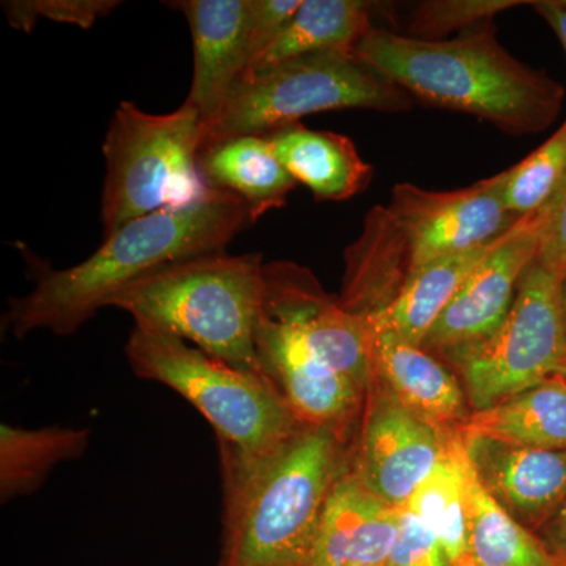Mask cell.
I'll use <instances>...</instances> for the list:
<instances>
[{
    "instance_id": "8fae6325",
    "label": "cell",
    "mask_w": 566,
    "mask_h": 566,
    "mask_svg": "<svg viewBox=\"0 0 566 566\" xmlns=\"http://www.w3.org/2000/svg\"><path fill=\"white\" fill-rule=\"evenodd\" d=\"M263 277V314L292 327L312 356L367 394L375 374L363 316L342 307L301 264L264 263Z\"/></svg>"
},
{
    "instance_id": "4316f807",
    "label": "cell",
    "mask_w": 566,
    "mask_h": 566,
    "mask_svg": "<svg viewBox=\"0 0 566 566\" xmlns=\"http://www.w3.org/2000/svg\"><path fill=\"white\" fill-rule=\"evenodd\" d=\"M526 0H424L409 18L408 36L439 41L452 32H465L493 20L502 11L532 6Z\"/></svg>"
},
{
    "instance_id": "e0dca14e",
    "label": "cell",
    "mask_w": 566,
    "mask_h": 566,
    "mask_svg": "<svg viewBox=\"0 0 566 566\" xmlns=\"http://www.w3.org/2000/svg\"><path fill=\"white\" fill-rule=\"evenodd\" d=\"M370 345L375 378L385 382L411 411L442 430L460 428L471 416L455 371L433 353L392 334L374 331Z\"/></svg>"
},
{
    "instance_id": "5bb4252c",
    "label": "cell",
    "mask_w": 566,
    "mask_h": 566,
    "mask_svg": "<svg viewBox=\"0 0 566 566\" xmlns=\"http://www.w3.org/2000/svg\"><path fill=\"white\" fill-rule=\"evenodd\" d=\"M189 22L193 71L186 102L205 126L219 117L251 65V0H180L169 3Z\"/></svg>"
},
{
    "instance_id": "d6986e66",
    "label": "cell",
    "mask_w": 566,
    "mask_h": 566,
    "mask_svg": "<svg viewBox=\"0 0 566 566\" xmlns=\"http://www.w3.org/2000/svg\"><path fill=\"white\" fill-rule=\"evenodd\" d=\"M197 163L205 185L211 191L240 197L255 222L268 211L285 207L297 186L264 136L211 142L200 148Z\"/></svg>"
},
{
    "instance_id": "ac0fdd59",
    "label": "cell",
    "mask_w": 566,
    "mask_h": 566,
    "mask_svg": "<svg viewBox=\"0 0 566 566\" xmlns=\"http://www.w3.org/2000/svg\"><path fill=\"white\" fill-rule=\"evenodd\" d=\"M271 150L297 185L311 189L316 200L342 202L363 192L374 169L360 158L344 134L316 132L301 123L266 134Z\"/></svg>"
},
{
    "instance_id": "e575fe53",
    "label": "cell",
    "mask_w": 566,
    "mask_h": 566,
    "mask_svg": "<svg viewBox=\"0 0 566 566\" xmlns=\"http://www.w3.org/2000/svg\"><path fill=\"white\" fill-rule=\"evenodd\" d=\"M363 566H389V565L382 564V565H363Z\"/></svg>"
},
{
    "instance_id": "d590c367",
    "label": "cell",
    "mask_w": 566,
    "mask_h": 566,
    "mask_svg": "<svg viewBox=\"0 0 566 566\" xmlns=\"http://www.w3.org/2000/svg\"><path fill=\"white\" fill-rule=\"evenodd\" d=\"M565 378H566V368H565V374H564Z\"/></svg>"
},
{
    "instance_id": "f1b7e54d",
    "label": "cell",
    "mask_w": 566,
    "mask_h": 566,
    "mask_svg": "<svg viewBox=\"0 0 566 566\" xmlns=\"http://www.w3.org/2000/svg\"><path fill=\"white\" fill-rule=\"evenodd\" d=\"M389 566H450L444 547L411 510H400V526Z\"/></svg>"
},
{
    "instance_id": "30bf717a",
    "label": "cell",
    "mask_w": 566,
    "mask_h": 566,
    "mask_svg": "<svg viewBox=\"0 0 566 566\" xmlns=\"http://www.w3.org/2000/svg\"><path fill=\"white\" fill-rule=\"evenodd\" d=\"M450 431L411 411L374 376L349 444L348 469L387 505L403 509L438 465Z\"/></svg>"
},
{
    "instance_id": "7402d4cb",
    "label": "cell",
    "mask_w": 566,
    "mask_h": 566,
    "mask_svg": "<svg viewBox=\"0 0 566 566\" xmlns=\"http://www.w3.org/2000/svg\"><path fill=\"white\" fill-rule=\"evenodd\" d=\"M468 468V449L455 428L447 436L438 465L405 505L433 532L444 547L450 566H471Z\"/></svg>"
},
{
    "instance_id": "603a6c76",
    "label": "cell",
    "mask_w": 566,
    "mask_h": 566,
    "mask_svg": "<svg viewBox=\"0 0 566 566\" xmlns=\"http://www.w3.org/2000/svg\"><path fill=\"white\" fill-rule=\"evenodd\" d=\"M375 9L376 3L364 0H303L248 73L303 55L354 52L357 41L374 28Z\"/></svg>"
},
{
    "instance_id": "4fadbf2b",
    "label": "cell",
    "mask_w": 566,
    "mask_h": 566,
    "mask_svg": "<svg viewBox=\"0 0 566 566\" xmlns=\"http://www.w3.org/2000/svg\"><path fill=\"white\" fill-rule=\"evenodd\" d=\"M253 342L260 371L300 424L352 436L363 412L364 390L312 356L292 327L263 312Z\"/></svg>"
},
{
    "instance_id": "277c9868",
    "label": "cell",
    "mask_w": 566,
    "mask_h": 566,
    "mask_svg": "<svg viewBox=\"0 0 566 566\" xmlns=\"http://www.w3.org/2000/svg\"><path fill=\"white\" fill-rule=\"evenodd\" d=\"M264 262L259 253H208L144 275L109 307L136 326L174 335L216 359L262 375L255 329L262 315Z\"/></svg>"
},
{
    "instance_id": "83f0119b",
    "label": "cell",
    "mask_w": 566,
    "mask_h": 566,
    "mask_svg": "<svg viewBox=\"0 0 566 566\" xmlns=\"http://www.w3.org/2000/svg\"><path fill=\"white\" fill-rule=\"evenodd\" d=\"M118 0H14L2 2L7 20L14 29L32 32L36 22L44 18L62 24L91 29L96 21L109 17L118 9Z\"/></svg>"
},
{
    "instance_id": "ba28073f",
    "label": "cell",
    "mask_w": 566,
    "mask_h": 566,
    "mask_svg": "<svg viewBox=\"0 0 566 566\" xmlns=\"http://www.w3.org/2000/svg\"><path fill=\"white\" fill-rule=\"evenodd\" d=\"M565 264L539 248L521 277L515 303L495 333L439 354L460 379L472 412L565 374Z\"/></svg>"
},
{
    "instance_id": "d4e9b609",
    "label": "cell",
    "mask_w": 566,
    "mask_h": 566,
    "mask_svg": "<svg viewBox=\"0 0 566 566\" xmlns=\"http://www.w3.org/2000/svg\"><path fill=\"white\" fill-rule=\"evenodd\" d=\"M468 505L471 566H565L535 532L517 523L488 494L471 458Z\"/></svg>"
},
{
    "instance_id": "ffe728a7",
    "label": "cell",
    "mask_w": 566,
    "mask_h": 566,
    "mask_svg": "<svg viewBox=\"0 0 566 566\" xmlns=\"http://www.w3.org/2000/svg\"><path fill=\"white\" fill-rule=\"evenodd\" d=\"M509 232L471 251L436 260L417 271L398 296L378 314L364 318L374 333L392 334L422 346L433 324L476 266L495 251Z\"/></svg>"
},
{
    "instance_id": "2e32d148",
    "label": "cell",
    "mask_w": 566,
    "mask_h": 566,
    "mask_svg": "<svg viewBox=\"0 0 566 566\" xmlns=\"http://www.w3.org/2000/svg\"><path fill=\"white\" fill-rule=\"evenodd\" d=\"M400 510L382 502L346 469L324 502L305 566L387 564L400 526Z\"/></svg>"
},
{
    "instance_id": "9c48e42d",
    "label": "cell",
    "mask_w": 566,
    "mask_h": 566,
    "mask_svg": "<svg viewBox=\"0 0 566 566\" xmlns=\"http://www.w3.org/2000/svg\"><path fill=\"white\" fill-rule=\"evenodd\" d=\"M505 178L506 170L444 192L411 182L394 186L390 203L375 208L409 279L436 260L490 243L521 221L506 210Z\"/></svg>"
},
{
    "instance_id": "4dcf8cb0",
    "label": "cell",
    "mask_w": 566,
    "mask_h": 566,
    "mask_svg": "<svg viewBox=\"0 0 566 566\" xmlns=\"http://www.w3.org/2000/svg\"><path fill=\"white\" fill-rule=\"evenodd\" d=\"M542 251L556 256L566 266V186L551 203L549 219L543 232Z\"/></svg>"
},
{
    "instance_id": "9a60e30c",
    "label": "cell",
    "mask_w": 566,
    "mask_h": 566,
    "mask_svg": "<svg viewBox=\"0 0 566 566\" xmlns=\"http://www.w3.org/2000/svg\"><path fill=\"white\" fill-rule=\"evenodd\" d=\"M464 442L488 494L535 534L565 504L566 450L526 449L485 438Z\"/></svg>"
},
{
    "instance_id": "7c38bea8",
    "label": "cell",
    "mask_w": 566,
    "mask_h": 566,
    "mask_svg": "<svg viewBox=\"0 0 566 566\" xmlns=\"http://www.w3.org/2000/svg\"><path fill=\"white\" fill-rule=\"evenodd\" d=\"M549 211L547 205L545 210L521 219L475 268L424 337L423 349L439 356L495 333L515 303L521 277L538 255Z\"/></svg>"
},
{
    "instance_id": "484cf974",
    "label": "cell",
    "mask_w": 566,
    "mask_h": 566,
    "mask_svg": "<svg viewBox=\"0 0 566 566\" xmlns=\"http://www.w3.org/2000/svg\"><path fill=\"white\" fill-rule=\"evenodd\" d=\"M566 186V118L523 161L506 169L504 202L516 219L545 210Z\"/></svg>"
},
{
    "instance_id": "5b68a950",
    "label": "cell",
    "mask_w": 566,
    "mask_h": 566,
    "mask_svg": "<svg viewBox=\"0 0 566 566\" xmlns=\"http://www.w3.org/2000/svg\"><path fill=\"white\" fill-rule=\"evenodd\" d=\"M125 352L134 375L170 387L211 423L222 479L252 471L300 430L292 409L263 375L147 327L134 326Z\"/></svg>"
},
{
    "instance_id": "f546056e",
    "label": "cell",
    "mask_w": 566,
    "mask_h": 566,
    "mask_svg": "<svg viewBox=\"0 0 566 566\" xmlns=\"http://www.w3.org/2000/svg\"><path fill=\"white\" fill-rule=\"evenodd\" d=\"M303 0H251V21H249V51L251 65L277 39ZM249 71V70H248Z\"/></svg>"
},
{
    "instance_id": "7a4b0ae2",
    "label": "cell",
    "mask_w": 566,
    "mask_h": 566,
    "mask_svg": "<svg viewBox=\"0 0 566 566\" xmlns=\"http://www.w3.org/2000/svg\"><path fill=\"white\" fill-rule=\"evenodd\" d=\"M354 54L416 102L475 115L513 136L545 132L564 104V87L545 71L513 57L499 43L491 21L439 41L374 25L357 41Z\"/></svg>"
},
{
    "instance_id": "cb8c5ba5",
    "label": "cell",
    "mask_w": 566,
    "mask_h": 566,
    "mask_svg": "<svg viewBox=\"0 0 566 566\" xmlns=\"http://www.w3.org/2000/svg\"><path fill=\"white\" fill-rule=\"evenodd\" d=\"M88 428L0 427V501L35 493L59 464L80 460L91 446Z\"/></svg>"
},
{
    "instance_id": "52a82bcc",
    "label": "cell",
    "mask_w": 566,
    "mask_h": 566,
    "mask_svg": "<svg viewBox=\"0 0 566 566\" xmlns=\"http://www.w3.org/2000/svg\"><path fill=\"white\" fill-rule=\"evenodd\" d=\"M415 106L409 93L354 52L303 55L245 74L219 117L205 126L202 147L230 137L266 136L318 112H406Z\"/></svg>"
},
{
    "instance_id": "d6a6232c",
    "label": "cell",
    "mask_w": 566,
    "mask_h": 566,
    "mask_svg": "<svg viewBox=\"0 0 566 566\" xmlns=\"http://www.w3.org/2000/svg\"><path fill=\"white\" fill-rule=\"evenodd\" d=\"M532 7L551 25L566 52V0H534Z\"/></svg>"
},
{
    "instance_id": "1f68e13d",
    "label": "cell",
    "mask_w": 566,
    "mask_h": 566,
    "mask_svg": "<svg viewBox=\"0 0 566 566\" xmlns=\"http://www.w3.org/2000/svg\"><path fill=\"white\" fill-rule=\"evenodd\" d=\"M547 549L566 566V502L549 521L536 532Z\"/></svg>"
},
{
    "instance_id": "3957f363",
    "label": "cell",
    "mask_w": 566,
    "mask_h": 566,
    "mask_svg": "<svg viewBox=\"0 0 566 566\" xmlns=\"http://www.w3.org/2000/svg\"><path fill=\"white\" fill-rule=\"evenodd\" d=\"M349 438L305 427L264 463L222 480L219 566H305L324 502L348 469Z\"/></svg>"
},
{
    "instance_id": "836d02e7",
    "label": "cell",
    "mask_w": 566,
    "mask_h": 566,
    "mask_svg": "<svg viewBox=\"0 0 566 566\" xmlns=\"http://www.w3.org/2000/svg\"><path fill=\"white\" fill-rule=\"evenodd\" d=\"M562 303H564V314H565V323H566V273L564 277V286H562Z\"/></svg>"
},
{
    "instance_id": "8992f818",
    "label": "cell",
    "mask_w": 566,
    "mask_h": 566,
    "mask_svg": "<svg viewBox=\"0 0 566 566\" xmlns=\"http://www.w3.org/2000/svg\"><path fill=\"white\" fill-rule=\"evenodd\" d=\"M202 136V118L188 102L169 114L120 103L103 144L106 237L142 216L192 207L214 192L205 185L197 163Z\"/></svg>"
},
{
    "instance_id": "44dd1931",
    "label": "cell",
    "mask_w": 566,
    "mask_h": 566,
    "mask_svg": "<svg viewBox=\"0 0 566 566\" xmlns=\"http://www.w3.org/2000/svg\"><path fill=\"white\" fill-rule=\"evenodd\" d=\"M464 439L485 438L526 449L566 450V378L556 375L501 403L471 412Z\"/></svg>"
},
{
    "instance_id": "6da1fadb",
    "label": "cell",
    "mask_w": 566,
    "mask_h": 566,
    "mask_svg": "<svg viewBox=\"0 0 566 566\" xmlns=\"http://www.w3.org/2000/svg\"><path fill=\"white\" fill-rule=\"evenodd\" d=\"M252 223L240 197L216 191L192 207L142 216L76 266L40 271L31 293L10 297L7 327L17 338L35 331L76 334L129 283L167 264L226 252Z\"/></svg>"
}]
</instances>
